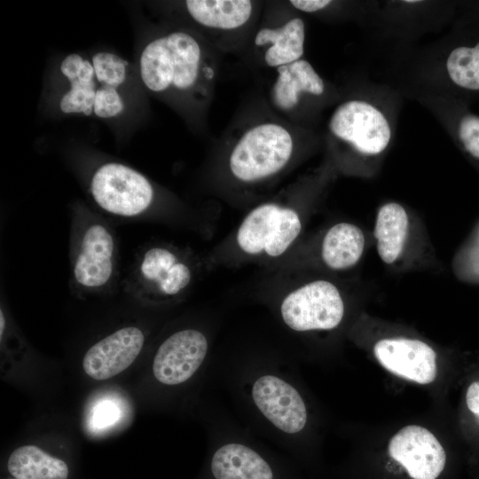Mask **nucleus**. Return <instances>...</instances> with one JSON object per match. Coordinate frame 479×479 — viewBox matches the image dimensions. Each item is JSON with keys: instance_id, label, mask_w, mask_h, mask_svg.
I'll return each instance as SVG.
<instances>
[{"instance_id": "obj_1", "label": "nucleus", "mask_w": 479, "mask_h": 479, "mask_svg": "<svg viewBox=\"0 0 479 479\" xmlns=\"http://www.w3.org/2000/svg\"><path fill=\"white\" fill-rule=\"evenodd\" d=\"M141 87L136 67L119 54L72 52L56 70L55 107L62 116L117 121L131 110Z\"/></svg>"}, {"instance_id": "obj_2", "label": "nucleus", "mask_w": 479, "mask_h": 479, "mask_svg": "<svg viewBox=\"0 0 479 479\" xmlns=\"http://www.w3.org/2000/svg\"><path fill=\"white\" fill-rule=\"evenodd\" d=\"M135 67L143 89L182 110L202 109L212 98L216 64L195 32L177 28L152 37Z\"/></svg>"}, {"instance_id": "obj_3", "label": "nucleus", "mask_w": 479, "mask_h": 479, "mask_svg": "<svg viewBox=\"0 0 479 479\" xmlns=\"http://www.w3.org/2000/svg\"><path fill=\"white\" fill-rule=\"evenodd\" d=\"M294 151L290 129L265 120L249 125L234 142L228 157L232 177L242 183L266 180L284 169Z\"/></svg>"}, {"instance_id": "obj_4", "label": "nucleus", "mask_w": 479, "mask_h": 479, "mask_svg": "<svg viewBox=\"0 0 479 479\" xmlns=\"http://www.w3.org/2000/svg\"><path fill=\"white\" fill-rule=\"evenodd\" d=\"M302 221L296 210L273 202L253 208L241 222L236 241L245 254L277 257L297 239Z\"/></svg>"}, {"instance_id": "obj_5", "label": "nucleus", "mask_w": 479, "mask_h": 479, "mask_svg": "<svg viewBox=\"0 0 479 479\" xmlns=\"http://www.w3.org/2000/svg\"><path fill=\"white\" fill-rule=\"evenodd\" d=\"M90 192L103 210L120 216H136L153 204L154 189L136 169L115 161L100 165L92 174Z\"/></svg>"}, {"instance_id": "obj_6", "label": "nucleus", "mask_w": 479, "mask_h": 479, "mask_svg": "<svg viewBox=\"0 0 479 479\" xmlns=\"http://www.w3.org/2000/svg\"><path fill=\"white\" fill-rule=\"evenodd\" d=\"M282 318L298 332L336 327L344 314L337 287L326 280H315L290 292L280 306Z\"/></svg>"}, {"instance_id": "obj_7", "label": "nucleus", "mask_w": 479, "mask_h": 479, "mask_svg": "<svg viewBox=\"0 0 479 479\" xmlns=\"http://www.w3.org/2000/svg\"><path fill=\"white\" fill-rule=\"evenodd\" d=\"M331 133L365 154H378L390 140L384 115L372 105L350 100L340 105L329 122Z\"/></svg>"}, {"instance_id": "obj_8", "label": "nucleus", "mask_w": 479, "mask_h": 479, "mask_svg": "<svg viewBox=\"0 0 479 479\" xmlns=\"http://www.w3.org/2000/svg\"><path fill=\"white\" fill-rule=\"evenodd\" d=\"M116 244L111 231L104 224L92 223L82 232L73 263L76 285L86 290L105 287L115 268Z\"/></svg>"}, {"instance_id": "obj_9", "label": "nucleus", "mask_w": 479, "mask_h": 479, "mask_svg": "<svg viewBox=\"0 0 479 479\" xmlns=\"http://www.w3.org/2000/svg\"><path fill=\"white\" fill-rule=\"evenodd\" d=\"M192 279L190 265L178 253L166 247H153L138 260L134 287L148 294L172 298L186 290Z\"/></svg>"}, {"instance_id": "obj_10", "label": "nucleus", "mask_w": 479, "mask_h": 479, "mask_svg": "<svg viewBox=\"0 0 479 479\" xmlns=\"http://www.w3.org/2000/svg\"><path fill=\"white\" fill-rule=\"evenodd\" d=\"M389 454L412 479H436L446 462L445 452L437 438L417 425L403 428L391 438Z\"/></svg>"}, {"instance_id": "obj_11", "label": "nucleus", "mask_w": 479, "mask_h": 479, "mask_svg": "<svg viewBox=\"0 0 479 479\" xmlns=\"http://www.w3.org/2000/svg\"><path fill=\"white\" fill-rule=\"evenodd\" d=\"M208 347L206 336L198 330L185 329L171 334L154 356V377L166 385L185 382L203 363Z\"/></svg>"}, {"instance_id": "obj_12", "label": "nucleus", "mask_w": 479, "mask_h": 479, "mask_svg": "<svg viewBox=\"0 0 479 479\" xmlns=\"http://www.w3.org/2000/svg\"><path fill=\"white\" fill-rule=\"evenodd\" d=\"M253 400L260 412L276 428L294 434L307 421V411L298 391L274 375L259 377L253 385Z\"/></svg>"}, {"instance_id": "obj_13", "label": "nucleus", "mask_w": 479, "mask_h": 479, "mask_svg": "<svg viewBox=\"0 0 479 479\" xmlns=\"http://www.w3.org/2000/svg\"><path fill=\"white\" fill-rule=\"evenodd\" d=\"M379 363L393 374L419 384L436 376V354L427 343L407 338H387L373 348Z\"/></svg>"}, {"instance_id": "obj_14", "label": "nucleus", "mask_w": 479, "mask_h": 479, "mask_svg": "<svg viewBox=\"0 0 479 479\" xmlns=\"http://www.w3.org/2000/svg\"><path fill=\"white\" fill-rule=\"evenodd\" d=\"M145 343L144 333L136 326L122 327L97 343L85 353L82 367L97 381L112 378L127 369L137 357Z\"/></svg>"}, {"instance_id": "obj_15", "label": "nucleus", "mask_w": 479, "mask_h": 479, "mask_svg": "<svg viewBox=\"0 0 479 479\" xmlns=\"http://www.w3.org/2000/svg\"><path fill=\"white\" fill-rule=\"evenodd\" d=\"M276 69L271 100L275 108L281 112L293 110L304 93L318 96L324 92L323 80L305 59H301Z\"/></svg>"}, {"instance_id": "obj_16", "label": "nucleus", "mask_w": 479, "mask_h": 479, "mask_svg": "<svg viewBox=\"0 0 479 479\" xmlns=\"http://www.w3.org/2000/svg\"><path fill=\"white\" fill-rule=\"evenodd\" d=\"M304 39V22L295 17L279 27L260 28L255 44L263 50L266 65L278 68L302 59Z\"/></svg>"}, {"instance_id": "obj_17", "label": "nucleus", "mask_w": 479, "mask_h": 479, "mask_svg": "<svg viewBox=\"0 0 479 479\" xmlns=\"http://www.w3.org/2000/svg\"><path fill=\"white\" fill-rule=\"evenodd\" d=\"M186 16L210 30L232 31L245 26L254 12L248 0H188L183 3Z\"/></svg>"}, {"instance_id": "obj_18", "label": "nucleus", "mask_w": 479, "mask_h": 479, "mask_svg": "<svg viewBox=\"0 0 479 479\" xmlns=\"http://www.w3.org/2000/svg\"><path fill=\"white\" fill-rule=\"evenodd\" d=\"M211 471L216 479H273L271 467L257 452L234 443L215 452Z\"/></svg>"}, {"instance_id": "obj_19", "label": "nucleus", "mask_w": 479, "mask_h": 479, "mask_svg": "<svg viewBox=\"0 0 479 479\" xmlns=\"http://www.w3.org/2000/svg\"><path fill=\"white\" fill-rule=\"evenodd\" d=\"M365 236L359 227L349 223L332 226L326 233L321 255L333 270H345L355 265L362 256Z\"/></svg>"}, {"instance_id": "obj_20", "label": "nucleus", "mask_w": 479, "mask_h": 479, "mask_svg": "<svg viewBox=\"0 0 479 479\" xmlns=\"http://www.w3.org/2000/svg\"><path fill=\"white\" fill-rule=\"evenodd\" d=\"M409 227L404 208L395 202L383 205L377 215L374 235L381 259L394 263L402 254Z\"/></svg>"}, {"instance_id": "obj_21", "label": "nucleus", "mask_w": 479, "mask_h": 479, "mask_svg": "<svg viewBox=\"0 0 479 479\" xmlns=\"http://www.w3.org/2000/svg\"><path fill=\"white\" fill-rule=\"evenodd\" d=\"M7 467L16 479H67V464L35 445H24L14 450Z\"/></svg>"}, {"instance_id": "obj_22", "label": "nucleus", "mask_w": 479, "mask_h": 479, "mask_svg": "<svg viewBox=\"0 0 479 479\" xmlns=\"http://www.w3.org/2000/svg\"><path fill=\"white\" fill-rule=\"evenodd\" d=\"M452 81L459 87L479 90V42L474 47L454 49L446 61Z\"/></svg>"}, {"instance_id": "obj_23", "label": "nucleus", "mask_w": 479, "mask_h": 479, "mask_svg": "<svg viewBox=\"0 0 479 479\" xmlns=\"http://www.w3.org/2000/svg\"><path fill=\"white\" fill-rule=\"evenodd\" d=\"M459 137L465 149L479 159V117L472 114L464 116L459 122Z\"/></svg>"}, {"instance_id": "obj_24", "label": "nucleus", "mask_w": 479, "mask_h": 479, "mask_svg": "<svg viewBox=\"0 0 479 479\" xmlns=\"http://www.w3.org/2000/svg\"><path fill=\"white\" fill-rule=\"evenodd\" d=\"M295 9L304 12H314L331 4L328 0H292L289 2Z\"/></svg>"}, {"instance_id": "obj_25", "label": "nucleus", "mask_w": 479, "mask_h": 479, "mask_svg": "<svg viewBox=\"0 0 479 479\" xmlns=\"http://www.w3.org/2000/svg\"><path fill=\"white\" fill-rule=\"evenodd\" d=\"M466 402L467 408L479 420V381L471 383L467 390Z\"/></svg>"}, {"instance_id": "obj_26", "label": "nucleus", "mask_w": 479, "mask_h": 479, "mask_svg": "<svg viewBox=\"0 0 479 479\" xmlns=\"http://www.w3.org/2000/svg\"><path fill=\"white\" fill-rule=\"evenodd\" d=\"M4 326H5L4 316L3 310H1V311H0V335H1V338H2L3 334H4Z\"/></svg>"}, {"instance_id": "obj_27", "label": "nucleus", "mask_w": 479, "mask_h": 479, "mask_svg": "<svg viewBox=\"0 0 479 479\" xmlns=\"http://www.w3.org/2000/svg\"><path fill=\"white\" fill-rule=\"evenodd\" d=\"M10 479H16V478H10Z\"/></svg>"}]
</instances>
